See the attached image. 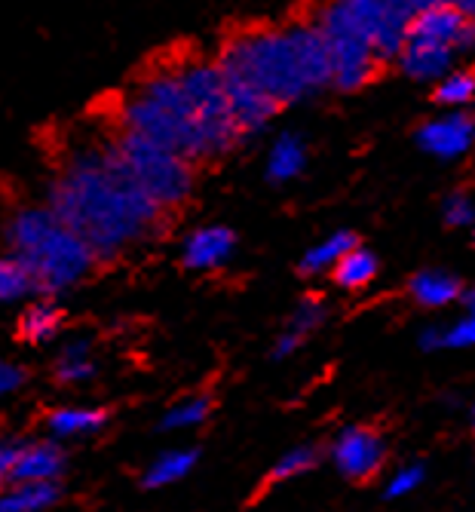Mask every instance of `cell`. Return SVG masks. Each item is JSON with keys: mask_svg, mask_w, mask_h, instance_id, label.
<instances>
[{"mask_svg": "<svg viewBox=\"0 0 475 512\" xmlns=\"http://www.w3.org/2000/svg\"><path fill=\"white\" fill-rule=\"evenodd\" d=\"M117 129L151 138L190 163L218 160L243 142L218 62L197 56L141 77L117 108Z\"/></svg>", "mask_w": 475, "mask_h": 512, "instance_id": "obj_1", "label": "cell"}, {"mask_svg": "<svg viewBox=\"0 0 475 512\" xmlns=\"http://www.w3.org/2000/svg\"><path fill=\"white\" fill-rule=\"evenodd\" d=\"M50 209L99 261H117L157 237L163 209L123 172L108 142L74 148L50 184Z\"/></svg>", "mask_w": 475, "mask_h": 512, "instance_id": "obj_2", "label": "cell"}, {"mask_svg": "<svg viewBox=\"0 0 475 512\" xmlns=\"http://www.w3.org/2000/svg\"><path fill=\"white\" fill-rule=\"evenodd\" d=\"M215 62L224 74L255 86L276 108L295 105L331 86L325 40L307 19L233 34Z\"/></svg>", "mask_w": 475, "mask_h": 512, "instance_id": "obj_3", "label": "cell"}, {"mask_svg": "<svg viewBox=\"0 0 475 512\" xmlns=\"http://www.w3.org/2000/svg\"><path fill=\"white\" fill-rule=\"evenodd\" d=\"M7 249L28 270L34 295L56 298L71 292L99 264L86 240L50 209L25 206L7 221Z\"/></svg>", "mask_w": 475, "mask_h": 512, "instance_id": "obj_4", "label": "cell"}, {"mask_svg": "<svg viewBox=\"0 0 475 512\" xmlns=\"http://www.w3.org/2000/svg\"><path fill=\"white\" fill-rule=\"evenodd\" d=\"M114 160L123 166V172L145 191L148 200H154L163 212H172L187 203L194 194V163L181 154L141 138L135 132L117 129L111 138H105Z\"/></svg>", "mask_w": 475, "mask_h": 512, "instance_id": "obj_5", "label": "cell"}, {"mask_svg": "<svg viewBox=\"0 0 475 512\" xmlns=\"http://www.w3.org/2000/svg\"><path fill=\"white\" fill-rule=\"evenodd\" d=\"M307 22L325 40L331 59V86L341 92H356L374 80V74L380 71V59L374 56V46L368 43L362 28L338 0H313Z\"/></svg>", "mask_w": 475, "mask_h": 512, "instance_id": "obj_6", "label": "cell"}, {"mask_svg": "<svg viewBox=\"0 0 475 512\" xmlns=\"http://www.w3.org/2000/svg\"><path fill=\"white\" fill-rule=\"evenodd\" d=\"M338 4L362 28L380 65H390L399 59L414 16L405 0H338Z\"/></svg>", "mask_w": 475, "mask_h": 512, "instance_id": "obj_7", "label": "cell"}, {"mask_svg": "<svg viewBox=\"0 0 475 512\" xmlns=\"http://www.w3.org/2000/svg\"><path fill=\"white\" fill-rule=\"evenodd\" d=\"M387 460V442L371 427H347L331 442V463L341 476L353 482H368L380 473Z\"/></svg>", "mask_w": 475, "mask_h": 512, "instance_id": "obj_8", "label": "cell"}, {"mask_svg": "<svg viewBox=\"0 0 475 512\" xmlns=\"http://www.w3.org/2000/svg\"><path fill=\"white\" fill-rule=\"evenodd\" d=\"M408 37L448 46L451 53H466L475 46V22L460 10H454L451 4H442L433 10L414 13L408 25Z\"/></svg>", "mask_w": 475, "mask_h": 512, "instance_id": "obj_9", "label": "cell"}, {"mask_svg": "<svg viewBox=\"0 0 475 512\" xmlns=\"http://www.w3.org/2000/svg\"><path fill=\"white\" fill-rule=\"evenodd\" d=\"M417 145L439 160H457L475 145V120L463 111H451L417 129Z\"/></svg>", "mask_w": 475, "mask_h": 512, "instance_id": "obj_10", "label": "cell"}, {"mask_svg": "<svg viewBox=\"0 0 475 512\" xmlns=\"http://www.w3.org/2000/svg\"><path fill=\"white\" fill-rule=\"evenodd\" d=\"M233 249H236V237L230 227H221V224L197 227L194 234H187L181 246V264L187 270L209 273V270L224 267L233 258Z\"/></svg>", "mask_w": 475, "mask_h": 512, "instance_id": "obj_11", "label": "cell"}, {"mask_svg": "<svg viewBox=\"0 0 475 512\" xmlns=\"http://www.w3.org/2000/svg\"><path fill=\"white\" fill-rule=\"evenodd\" d=\"M65 463L68 457L59 442H19L10 482H59Z\"/></svg>", "mask_w": 475, "mask_h": 512, "instance_id": "obj_12", "label": "cell"}, {"mask_svg": "<svg viewBox=\"0 0 475 512\" xmlns=\"http://www.w3.org/2000/svg\"><path fill=\"white\" fill-rule=\"evenodd\" d=\"M454 56L448 46L430 43V40H417V37H405V46L399 53V68L411 77V80H426V83H439L448 71H454Z\"/></svg>", "mask_w": 475, "mask_h": 512, "instance_id": "obj_13", "label": "cell"}, {"mask_svg": "<svg viewBox=\"0 0 475 512\" xmlns=\"http://www.w3.org/2000/svg\"><path fill=\"white\" fill-rule=\"evenodd\" d=\"M325 322V304L319 298H304L298 301L295 313L289 316V322H285V329L279 332L276 344H273V356L276 359H285V356H292L319 325Z\"/></svg>", "mask_w": 475, "mask_h": 512, "instance_id": "obj_14", "label": "cell"}, {"mask_svg": "<svg viewBox=\"0 0 475 512\" xmlns=\"http://www.w3.org/2000/svg\"><path fill=\"white\" fill-rule=\"evenodd\" d=\"M108 427V411L105 408H89V405H68L46 414V430L53 439H77V436H95Z\"/></svg>", "mask_w": 475, "mask_h": 512, "instance_id": "obj_15", "label": "cell"}, {"mask_svg": "<svg viewBox=\"0 0 475 512\" xmlns=\"http://www.w3.org/2000/svg\"><path fill=\"white\" fill-rule=\"evenodd\" d=\"M408 292L420 307H448V304L460 301L463 283L448 270H420L411 279Z\"/></svg>", "mask_w": 475, "mask_h": 512, "instance_id": "obj_16", "label": "cell"}, {"mask_svg": "<svg viewBox=\"0 0 475 512\" xmlns=\"http://www.w3.org/2000/svg\"><path fill=\"white\" fill-rule=\"evenodd\" d=\"M304 166H307L304 138L298 132H282L267 154V178L276 184H285V181L298 178L304 172Z\"/></svg>", "mask_w": 475, "mask_h": 512, "instance_id": "obj_17", "label": "cell"}, {"mask_svg": "<svg viewBox=\"0 0 475 512\" xmlns=\"http://www.w3.org/2000/svg\"><path fill=\"white\" fill-rule=\"evenodd\" d=\"M62 497L59 482H10L0 491V512H43Z\"/></svg>", "mask_w": 475, "mask_h": 512, "instance_id": "obj_18", "label": "cell"}, {"mask_svg": "<svg viewBox=\"0 0 475 512\" xmlns=\"http://www.w3.org/2000/svg\"><path fill=\"white\" fill-rule=\"evenodd\" d=\"M197 457H200L197 448H172V451H163L151 463V467L145 470V479H141V485H145V488L175 485V482H181L190 470L197 467Z\"/></svg>", "mask_w": 475, "mask_h": 512, "instance_id": "obj_19", "label": "cell"}, {"mask_svg": "<svg viewBox=\"0 0 475 512\" xmlns=\"http://www.w3.org/2000/svg\"><path fill=\"white\" fill-rule=\"evenodd\" d=\"M62 322H65L62 310L50 298H46V301L31 304L19 316V335L28 344H46V341H53L62 332Z\"/></svg>", "mask_w": 475, "mask_h": 512, "instance_id": "obj_20", "label": "cell"}, {"mask_svg": "<svg viewBox=\"0 0 475 512\" xmlns=\"http://www.w3.org/2000/svg\"><path fill=\"white\" fill-rule=\"evenodd\" d=\"M356 237L350 230H338V234H328L325 240H319L313 249H307V255L301 258V273L307 276H319V273H331L335 264L350 252L356 249Z\"/></svg>", "mask_w": 475, "mask_h": 512, "instance_id": "obj_21", "label": "cell"}, {"mask_svg": "<svg viewBox=\"0 0 475 512\" xmlns=\"http://www.w3.org/2000/svg\"><path fill=\"white\" fill-rule=\"evenodd\" d=\"M331 276H335V283H338L341 289L359 292V289H365V286L371 283V279L377 276V258H374L368 249L356 246V249H350V252L335 264Z\"/></svg>", "mask_w": 475, "mask_h": 512, "instance_id": "obj_22", "label": "cell"}, {"mask_svg": "<svg viewBox=\"0 0 475 512\" xmlns=\"http://www.w3.org/2000/svg\"><path fill=\"white\" fill-rule=\"evenodd\" d=\"M95 375V359L89 341H71L56 359V378L62 384H86Z\"/></svg>", "mask_w": 475, "mask_h": 512, "instance_id": "obj_23", "label": "cell"}, {"mask_svg": "<svg viewBox=\"0 0 475 512\" xmlns=\"http://www.w3.org/2000/svg\"><path fill=\"white\" fill-rule=\"evenodd\" d=\"M212 411V399L209 396H187L178 399L175 405L166 408L160 430H190V427H200L206 424V417Z\"/></svg>", "mask_w": 475, "mask_h": 512, "instance_id": "obj_24", "label": "cell"}, {"mask_svg": "<svg viewBox=\"0 0 475 512\" xmlns=\"http://www.w3.org/2000/svg\"><path fill=\"white\" fill-rule=\"evenodd\" d=\"M28 295H34V283L28 270L13 255H4L0 258V304H13Z\"/></svg>", "mask_w": 475, "mask_h": 512, "instance_id": "obj_25", "label": "cell"}, {"mask_svg": "<svg viewBox=\"0 0 475 512\" xmlns=\"http://www.w3.org/2000/svg\"><path fill=\"white\" fill-rule=\"evenodd\" d=\"M475 99V74L472 71H448L436 83V102L445 108H463Z\"/></svg>", "mask_w": 475, "mask_h": 512, "instance_id": "obj_26", "label": "cell"}, {"mask_svg": "<svg viewBox=\"0 0 475 512\" xmlns=\"http://www.w3.org/2000/svg\"><path fill=\"white\" fill-rule=\"evenodd\" d=\"M319 463V448L316 445H298L292 451H285L279 460H276V467L270 470V482H285V479H295L301 473H310L313 467Z\"/></svg>", "mask_w": 475, "mask_h": 512, "instance_id": "obj_27", "label": "cell"}, {"mask_svg": "<svg viewBox=\"0 0 475 512\" xmlns=\"http://www.w3.org/2000/svg\"><path fill=\"white\" fill-rule=\"evenodd\" d=\"M475 347V316H463L451 325H439V350H463Z\"/></svg>", "mask_w": 475, "mask_h": 512, "instance_id": "obj_28", "label": "cell"}, {"mask_svg": "<svg viewBox=\"0 0 475 512\" xmlns=\"http://www.w3.org/2000/svg\"><path fill=\"white\" fill-rule=\"evenodd\" d=\"M426 479V470L420 467V463H408V467H399L393 473V479L387 482V497L390 500H399V497H408L414 494Z\"/></svg>", "mask_w": 475, "mask_h": 512, "instance_id": "obj_29", "label": "cell"}, {"mask_svg": "<svg viewBox=\"0 0 475 512\" xmlns=\"http://www.w3.org/2000/svg\"><path fill=\"white\" fill-rule=\"evenodd\" d=\"M445 221L451 227H472L475 224V203L466 194H451L445 200Z\"/></svg>", "mask_w": 475, "mask_h": 512, "instance_id": "obj_30", "label": "cell"}, {"mask_svg": "<svg viewBox=\"0 0 475 512\" xmlns=\"http://www.w3.org/2000/svg\"><path fill=\"white\" fill-rule=\"evenodd\" d=\"M25 381H28V375L22 365H16L10 359H0V396H10V393L22 390Z\"/></svg>", "mask_w": 475, "mask_h": 512, "instance_id": "obj_31", "label": "cell"}, {"mask_svg": "<svg viewBox=\"0 0 475 512\" xmlns=\"http://www.w3.org/2000/svg\"><path fill=\"white\" fill-rule=\"evenodd\" d=\"M16 445L19 439H0V491L10 482V470H13V457H16Z\"/></svg>", "mask_w": 475, "mask_h": 512, "instance_id": "obj_32", "label": "cell"}, {"mask_svg": "<svg viewBox=\"0 0 475 512\" xmlns=\"http://www.w3.org/2000/svg\"><path fill=\"white\" fill-rule=\"evenodd\" d=\"M405 4H408L411 13H423V10H433V7L448 4V0H405Z\"/></svg>", "mask_w": 475, "mask_h": 512, "instance_id": "obj_33", "label": "cell"}, {"mask_svg": "<svg viewBox=\"0 0 475 512\" xmlns=\"http://www.w3.org/2000/svg\"><path fill=\"white\" fill-rule=\"evenodd\" d=\"M448 4H451L454 10H460L463 16H469V19L475 22V0H448Z\"/></svg>", "mask_w": 475, "mask_h": 512, "instance_id": "obj_34", "label": "cell"}, {"mask_svg": "<svg viewBox=\"0 0 475 512\" xmlns=\"http://www.w3.org/2000/svg\"><path fill=\"white\" fill-rule=\"evenodd\" d=\"M460 304L466 307V313H469V316H475V289H469V292L463 289V295H460Z\"/></svg>", "mask_w": 475, "mask_h": 512, "instance_id": "obj_35", "label": "cell"}, {"mask_svg": "<svg viewBox=\"0 0 475 512\" xmlns=\"http://www.w3.org/2000/svg\"><path fill=\"white\" fill-rule=\"evenodd\" d=\"M472 421H475V408H472Z\"/></svg>", "mask_w": 475, "mask_h": 512, "instance_id": "obj_36", "label": "cell"}]
</instances>
